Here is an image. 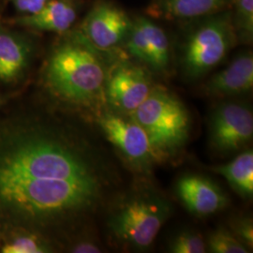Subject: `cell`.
Instances as JSON below:
<instances>
[{"label":"cell","instance_id":"17","mask_svg":"<svg viewBox=\"0 0 253 253\" xmlns=\"http://www.w3.org/2000/svg\"><path fill=\"white\" fill-rule=\"evenodd\" d=\"M231 0H157L154 9L166 18L190 19L213 14Z\"/></svg>","mask_w":253,"mask_h":253},{"label":"cell","instance_id":"20","mask_svg":"<svg viewBox=\"0 0 253 253\" xmlns=\"http://www.w3.org/2000/svg\"><path fill=\"white\" fill-rule=\"evenodd\" d=\"M235 22L240 37L250 42L253 34V0H235Z\"/></svg>","mask_w":253,"mask_h":253},{"label":"cell","instance_id":"25","mask_svg":"<svg viewBox=\"0 0 253 253\" xmlns=\"http://www.w3.org/2000/svg\"><path fill=\"white\" fill-rule=\"evenodd\" d=\"M2 232H3V228H2L1 224H0V240H1V236H2Z\"/></svg>","mask_w":253,"mask_h":253},{"label":"cell","instance_id":"18","mask_svg":"<svg viewBox=\"0 0 253 253\" xmlns=\"http://www.w3.org/2000/svg\"><path fill=\"white\" fill-rule=\"evenodd\" d=\"M206 245L208 252L212 253H248L251 251L231 230L222 227L209 234Z\"/></svg>","mask_w":253,"mask_h":253},{"label":"cell","instance_id":"22","mask_svg":"<svg viewBox=\"0 0 253 253\" xmlns=\"http://www.w3.org/2000/svg\"><path fill=\"white\" fill-rule=\"evenodd\" d=\"M69 252L74 253H101V248L98 242L91 238L82 237L72 242Z\"/></svg>","mask_w":253,"mask_h":253},{"label":"cell","instance_id":"1","mask_svg":"<svg viewBox=\"0 0 253 253\" xmlns=\"http://www.w3.org/2000/svg\"><path fill=\"white\" fill-rule=\"evenodd\" d=\"M99 159L58 121L21 112L0 119V224L49 238L72 231L107 188Z\"/></svg>","mask_w":253,"mask_h":253},{"label":"cell","instance_id":"4","mask_svg":"<svg viewBox=\"0 0 253 253\" xmlns=\"http://www.w3.org/2000/svg\"><path fill=\"white\" fill-rule=\"evenodd\" d=\"M130 117L145 130L156 160L167 159L178 152L190 137V114L174 94L161 86Z\"/></svg>","mask_w":253,"mask_h":253},{"label":"cell","instance_id":"6","mask_svg":"<svg viewBox=\"0 0 253 253\" xmlns=\"http://www.w3.org/2000/svg\"><path fill=\"white\" fill-rule=\"evenodd\" d=\"M209 145L222 155L238 152L253 137V116L250 106L238 102H223L209 119Z\"/></svg>","mask_w":253,"mask_h":253},{"label":"cell","instance_id":"11","mask_svg":"<svg viewBox=\"0 0 253 253\" xmlns=\"http://www.w3.org/2000/svg\"><path fill=\"white\" fill-rule=\"evenodd\" d=\"M174 190L182 205L195 216L216 214L229 204L224 190L214 181L200 174L182 175L176 181Z\"/></svg>","mask_w":253,"mask_h":253},{"label":"cell","instance_id":"10","mask_svg":"<svg viewBox=\"0 0 253 253\" xmlns=\"http://www.w3.org/2000/svg\"><path fill=\"white\" fill-rule=\"evenodd\" d=\"M127 53L157 73H164L170 65V43L162 27L142 17L132 22L126 36Z\"/></svg>","mask_w":253,"mask_h":253},{"label":"cell","instance_id":"7","mask_svg":"<svg viewBox=\"0 0 253 253\" xmlns=\"http://www.w3.org/2000/svg\"><path fill=\"white\" fill-rule=\"evenodd\" d=\"M99 124L106 138L129 163L146 166L156 160L145 130L131 117L107 112L100 116Z\"/></svg>","mask_w":253,"mask_h":253},{"label":"cell","instance_id":"12","mask_svg":"<svg viewBox=\"0 0 253 253\" xmlns=\"http://www.w3.org/2000/svg\"><path fill=\"white\" fill-rule=\"evenodd\" d=\"M33 48L26 37L0 27V83L16 84L27 73Z\"/></svg>","mask_w":253,"mask_h":253},{"label":"cell","instance_id":"13","mask_svg":"<svg viewBox=\"0 0 253 253\" xmlns=\"http://www.w3.org/2000/svg\"><path fill=\"white\" fill-rule=\"evenodd\" d=\"M253 57L251 52L239 54L225 69L214 74L205 91L214 97H235L253 90Z\"/></svg>","mask_w":253,"mask_h":253},{"label":"cell","instance_id":"15","mask_svg":"<svg viewBox=\"0 0 253 253\" xmlns=\"http://www.w3.org/2000/svg\"><path fill=\"white\" fill-rule=\"evenodd\" d=\"M211 171L222 176L230 187L242 198L253 196V152L248 149L238 154L234 160L211 167Z\"/></svg>","mask_w":253,"mask_h":253},{"label":"cell","instance_id":"14","mask_svg":"<svg viewBox=\"0 0 253 253\" xmlns=\"http://www.w3.org/2000/svg\"><path fill=\"white\" fill-rule=\"evenodd\" d=\"M75 20L76 10L69 0H48L42 9L20 16L14 24L37 31L64 33L73 27Z\"/></svg>","mask_w":253,"mask_h":253},{"label":"cell","instance_id":"3","mask_svg":"<svg viewBox=\"0 0 253 253\" xmlns=\"http://www.w3.org/2000/svg\"><path fill=\"white\" fill-rule=\"evenodd\" d=\"M172 213V204L159 192L135 191L113 208L107 218V229L118 244L144 252L153 244Z\"/></svg>","mask_w":253,"mask_h":253},{"label":"cell","instance_id":"16","mask_svg":"<svg viewBox=\"0 0 253 253\" xmlns=\"http://www.w3.org/2000/svg\"><path fill=\"white\" fill-rule=\"evenodd\" d=\"M53 240L39 232L23 227L3 228L0 253H54Z\"/></svg>","mask_w":253,"mask_h":253},{"label":"cell","instance_id":"23","mask_svg":"<svg viewBox=\"0 0 253 253\" xmlns=\"http://www.w3.org/2000/svg\"><path fill=\"white\" fill-rule=\"evenodd\" d=\"M48 0H10L13 7L23 15L36 13L44 7Z\"/></svg>","mask_w":253,"mask_h":253},{"label":"cell","instance_id":"19","mask_svg":"<svg viewBox=\"0 0 253 253\" xmlns=\"http://www.w3.org/2000/svg\"><path fill=\"white\" fill-rule=\"evenodd\" d=\"M168 252L172 253H207V245L199 233L193 230H182L172 236L168 244Z\"/></svg>","mask_w":253,"mask_h":253},{"label":"cell","instance_id":"8","mask_svg":"<svg viewBox=\"0 0 253 253\" xmlns=\"http://www.w3.org/2000/svg\"><path fill=\"white\" fill-rule=\"evenodd\" d=\"M149 75L139 66L121 63L109 73L105 95L109 103L120 113L131 115L153 89Z\"/></svg>","mask_w":253,"mask_h":253},{"label":"cell","instance_id":"21","mask_svg":"<svg viewBox=\"0 0 253 253\" xmlns=\"http://www.w3.org/2000/svg\"><path fill=\"white\" fill-rule=\"evenodd\" d=\"M231 231L246 247L253 250V224L251 217H242L234 219L231 224Z\"/></svg>","mask_w":253,"mask_h":253},{"label":"cell","instance_id":"5","mask_svg":"<svg viewBox=\"0 0 253 253\" xmlns=\"http://www.w3.org/2000/svg\"><path fill=\"white\" fill-rule=\"evenodd\" d=\"M230 13L207 21L188 38L183 51V69L190 79H198L220 63L235 42Z\"/></svg>","mask_w":253,"mask_h":253},{"label":"cell","instance_id":"24","mask_svg":"<svg viewBox=\"0 0 253 253\" xmlns=\"http://www.w3.org/2000/svg\"><path fill=\"white\" fill-rule=\"evenodd\" d=\"M7 100H8V97L7 96L0 94V107L3 106L7 102Z\"/></svg>","mask_w":253,"mask_h":253},{"label":"cell","instance_id":"2","mask_svg":"<svg viewBox=\"0 0 253 253\" xmlns=\"http://www.w3.org/2000/svg\"><path fill=\"white\" fill-rule=\"evenodd\" d=\"M42 77L47 90L69 104L89 106L105 94L107 73L103 60L80 31L54 46Z\"/></svg>","mask_w":253,"mask_h":253},{"label":"cell","instance_id":"9","mask_svg":"<svg viewBox=\"0 0 253 253\" xmlns=\"http://www.w3.org/2000/svg\"><path fill=\"white\" fill-rule=\"evenodd\" d=\"M132 21L122 9L102 1L96 4L82 25L84 37L98 50H108L126 40Z\"/></svg>","mask_w":253,"mask_h":253}]
</instances>
